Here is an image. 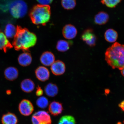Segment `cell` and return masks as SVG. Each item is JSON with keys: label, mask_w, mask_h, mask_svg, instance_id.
Listing matches in <instances>:
<instances>
[{"label": "cell", "mask_w": 124, "mask_h": 124, "mask_svg": "<svg viewBox=\"0 0 124 124\" xmlns=\"http://www.w3.org/2000/svg\"><path fill=\"white\" fill-rule=\"evenodd\" d=\"M118 106L122 111H124V100L122 101L119 104Z\"/></svg>", "instance_id": "29"}, {"label": "cell", "mask_w": 124, "mask_h": 124, "mask_svg": "<svg viewBox=\"0 0 124 124\" xmlns=\"http://www.w3.org/2000/svg\"><path fill=\"white\" fill-rule=\"evenodd\" d=\"M32 124H52V121L48 112L40 111L35 112L32 116Z\"/></svg>", "instance_id": "5"}, {"label": "cell", "mask_w": 124, "mask_h": 124, "mask_svg": "<svg viewBox=\"0 0 124 124\" xmlns=\"http://www.w3.org/2000/svg\"><path fill=\"white\" fill-rule=\"evenodd\" d=\"M121 73L122 75L124 77V67L121 70Z\"/></svg>", "instance_id": "30"}, {"label": "cell", "mask_w": 124, "mask_h": 124, "mask_svg": "<svg viewBox=\"0 0 124 124\" xmlns=\"http://www.w3.org/2000/svg\"><path fill=\"white\" fill-rule=\"evenodd\" d=\"M43 91L41 87L38 85L36 91V96L38 97H41L43 95Z\"/></svg>", "instance_id": "28"}, {"label": "cell", "mask_w": 124, "mask_h": 124, "mask_svg": "<svg viewBox=\"0 0 124 124\" xmlns=\"http://www.w3.org/2000/svg\"><path fill=\"white\" fill-rule=\"evenodd\" d=\"M51 70L52 73L55 76L62 75L65 72V64L61 60H57L51 65Z\"/></svg>", "instance_id": "8"}, {"label": "cell", "mask_w": 124, "mask_h": 124, "mask_svg": "<svg viewBox=\"0 0 124 124\" xmlns=\"http://www.w3.org/2000/svg\"><path fill=\"white\" fill-rule=\"evenodd\" d=\"M70 47L69 42L66 40H60L57 42L56 48L58 51L61 52H65L69 50Z\"/></svg>", "instance_id": "22"}, {"label": "cell", "mask_w": 124, "mask_h": 124, "mask_svg": "<svg viewBox=\"0 0 124 124\" xmlns=\"http://www.w3.org/2000/svg\"><path fill=\"white\" fill-rule=\"evenodd\" d=\"M17 69L13 67H10L6 69L4 71V74L5 78L10 81H13L17 78L18 76Z\"/></svg>", "instance_id": "15"}, {"label": "cell", "mask_w": 124, "mask_h": 124, "mask_svg": "<svg viewBox=\"0 0 124 124\" xmlns=\"http://www.w3.org/2000/svg\"><path fill=\"white\" fill-rule=\"evenodd\" d=\"M1 122L2 124H17L18 121L17 117L15 114L8 112L3 115Z\"/></svg>", "instance_id": "17"}, {"label": "cell", "mask_w": 124, "mask_h": 124, "mask_svg": "<svg viewBox=\"0 0 124 124\" xmlns=\"http://www.w3.org/2000/svg\"><path fill=\"white\" fill-rule=\"evenodd\" d=\"M118 37V34L116 31L112 29L107 30L104 34V38L106 41L108 42H115Z\"/></svg>", "instance_id": "20"}, {"label": "cell", "mask_w": 124, "mask_h": 124, "mask_svg": "<svg viewBox=\"0 0 124 124\" xmlns=\"http://www.w3.org/2000/svg\"><path fill=\"white\" fill-rule=\"evenodd\" d=\"M62 34L64 38L67 39H73L77 36V31L76 28L72 25H67L63 28Z\"/></svg>", "instance_id": "10"}, {"label": "cell", "mask_w": 124, "mask_h": 124, "mask_svg": "<svg viewBox=\"0 0 124 124\" xmlns=\"http://www.w3.org/2000/svg\"><path fill=\"white\" fill-rule=\"evenodd\" d=\"M37 40L34 33L25 28L17 26L12 45L16 51L21 50L24 52H30L29 49L35 46Z\"/></svg>", "instance_id": "1"}, {"label": "cell", "mask_w": 124, "mask_h": 124, "mask_svg": "<svg viewBox=\"0 0 124 124\" xmlns=\"http://www.w3.org/2000/svg\"><path fill=\"white\" fill-rule=\"evenodd\" d=\"M49 111L50 114L54 116H57L62 112L63 108L62 104L58 101H54L49 105Z\"/></svg>", "instance_id": "12"}, {"label": "cell", "mask_w": 124, "mask_h": 124, "mask_svg": "<svg viewBox=\"0 0 124 124\" xmlns=\"http://www.w3.org/2000/svg\"><path fill=\"white\" fill-rule=\"evenodd\" d=\"M9 11L14 17L19 18L23 17L27 14V6L26 3L22 0H16L10 4Z\"/></svg>", "instance_id": "4"}, {"label": "cell", "mask_w": 124, "mask_h": 124, "mask_svg": "<svg viewBox=\"0 0 124 124\" xmlns=\"http://www.w3.org/2000/svg\"><path fill=\"white\" fill-rule=\"evenodd\" d=\"M50 16V8L49 6L38 5L32 8L30 13L32 23L36 25H44L48 22Z\"/></svg>", "instance_id": "3"}, {"label": "cell", "mask_w": 124, "mask_h": 124, "mask_svg": "<svg viewBox=\"0 0 124 124\" xmlns=\"http://www.w3.org/2000/svg\"><path fill=\"white\" fill-rule=\"evenodd\" d=\"M35 73L37 79L41 82L47 81L50 77V72L49 70L44 66L38 67L36 69Z\"/></svg>", "instance_id": "9"}, {"label": "cell", "mask_w": 124, "mask_h": 124, "mask_svg": "<svg viewBox=\"0 0 124 124\" xmlns=\"http://www.w3.org/2000/svg\"><path fill=\"white\" fill-rule=\"evenodd\" d=\"M44 91L48 96L54 97L58 94L59 89L58 86L55 84L49 83L45 87Z\"/></svg>", "instance_id": "19"}, {"label": "cell", "mask_w": 124, "mask_h": 124, "mask_svg": "<svg viewBox=\"0 0 124 124\" xmlns=\"http://www.w3.org/2000/svg\"><path fill=\"white\" fill-rule=\"evenodd\" d=\"M40 60L43 65L46 66H51L55 61V56L52 52L46 51L41 54Z\"/></svg>", "instance_id": "11"}, {"label": "cell", "mask_w": 124, "mask_h": 124, "mask_svg": "<svg viewBox=\"0 0 124 124\" xmlns=\"http://www.w3.org/2000/svg\"><path fill=\"white\" fill-rule=\"evenodd\" d=\"M39 4L43 5L49 6L53 0H37Z\"/></svg>", "instance_id": "27"}, {"label": "cell", "mask_w": 124, "mask_h": 124, "mask_svg": "<svg viewBox=\"0 0 124 124\" xmlns=\"http://www.w3.org/2000/svg\"><path fill=\"white\" fill-rule=\"evenodd\" d=\"M36 105L39 108H45L47 107L49 104V101L45 97H41L36 101Z\"/></svg>", "instance_id": "25"}, {"label": "cell", "mask_w": 124, "mask_h": 124, "mask_svg": "<svg viewBox=\"0 0 124 124\" xmlns=\"http://www.w3.org/2000/svg\"><path fill=\"white\" fill-rule=\"evenodd\" d=\"M12 47L13 46L5 34L0 31V49L6 53L8 49Z\"/></svg>", "instance_id": "18"}, {"label": "cell", "mask_w": 124, "mask_h": 124, "mask_svg": "<svg viewBox=\"0 0 124 124\" xmlns=\"http://www.w3.org/2000/svg\"><path fill=\"white\" fill-rule=\"evenodd\" d=\"M63 7L67 10H71L74 8L76 5V0H62Z\"/></svg>", "instance_id": "24"}, {"label": "cell", "mask_w": 124, "mask_h": 124, "mask_svg": "<svg viewBox=\"0 0 124 124\" xmlns=\"http://www.w3.org/2000/svg\"><path fill=\"white\" fill-rule=\"evenodd\" d=\"M105 60L113 69L121 70L124 67V45L116 42L107 49Z\"/></svg>", "instance_id": "2"}, {"label": "cell", "mask_w": 124, "mask_h": 124, "mask_svg": "<svg viewBox=\"0 0 124 124\" xmlns=\"http://www.w3.org/2000/svg\"><path fill=\"white\" fill-rule=\"evenodd\" d=\"M76 121L74 117L70 115L62 116L59 120L58 124H76Z\"/></svg>", "instance_id": "23"}, {"label": "cell", "mask_w": 124, "mask_h": 124, "mask_svg": "<svg viewBox=\"0 0 124 124\" xmlns=\"http://www.w3.org/2000/svg\"><path fill=\"white\" fill-rule=\"evenodd\" d=\"M81 39L88 46L91 47L95 46L97 38L93 31L92 29L89 28L84 31L81 36Z\"/></svg>", "instance_id": "6"}, {"label": "cell", "mask_w": 124, "mask_h": 124, "mask_svg": "<svg viewBox=\"0 0 124 124\" xmlns=\"http://www.w3.org/2000/svg\"><path fill=\"white\" fill-rule=\"evenodd\" d=\"M35 85L34 82L30 79H26L21 82V87L22 90L26 93H30L34 89Z\"/></svg>", "instance_id": "16"}, {"label": "cell", "mask_w": 124, "mask_h": 124, "mask_svg": "<svg viewBox=\"0 0 124 124\" xmlns=\"http://www.w3.org/2000/svg\"><path fill=\"white\" fill-rule=\"evenodd\" d=\"M122 0H101L102 4L109 8L116 7Z\"/></svg>", "instance_id": "26"}, {"label": "cell", "mask_w": 124, "mask_h": 124, "mask_svg": "<svg viewBox=\"0 0 124 124\" xmlns=\"http://www.w3.org/2000/svg\"><path fill=\"white\" fill-rule=\"evenodd\" d=\"M16 32V28L11 24H8L5 29V35L8 38H14Z\"/></svg>", "instance_id": "21"}, {"label": "cell", "mask_w": 124, "mask_h": 124, "mask_svg": "<svg viewBox=\"0 0 124 124\" xmlns=\"http://www.w3.org/2000/svg\"><path fill=\"white\" fill-rule=\"evenodd\" d=\"M18 109L22 115L26 116L31 114L34 110L33 104L30 101L24 99L20 102L18 106Z\"/></svg>", "instance_id": "7"}, {"label": "cell", "mask_w": 124, "mask_h": 124, "mask_svg": "<svg viewBox=\"0 0 124 124\" xmlns=\"http://www.w3.org/2000/svg\"><path fill=\"white\" fill-rule=\"evenodd\" d=\"M109 19V15L107 12L101 11L94 16V22L99 25H103L107 23Z\"/></svg>", "instance_id": "14"}, {"label": "cell", "mask_w": 124, "mask_h": 124, "mask_svg": "<svg viewBox=\"0 0 124 124\" xmlns=\"http://www.w3.org/2000/svg\"><path fill=\"white\" fill-rule=\"evenodd\" d=\"M29 52H24L19 55L18 60L20 65L26 67L29 66L31 63L32 57L31 55Z\"/></svg>", "instance_id": "13"}]
</instances>
